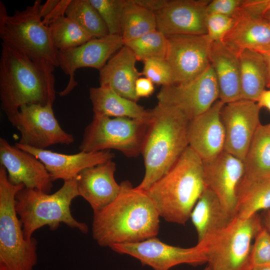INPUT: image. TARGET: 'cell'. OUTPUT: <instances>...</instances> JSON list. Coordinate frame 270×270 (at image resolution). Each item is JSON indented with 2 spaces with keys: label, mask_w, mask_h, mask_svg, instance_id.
Instances as JSON below:
<instances>
[{
  "label": "cell",
  "mask_w": 270,
  "mask_h": 270,
  "mask_svg": "<svg viewBox=\"0 0 270 270\" xmlns=\"http://www.w3.org/2000/svg\"><path fill=\"white\" fill-rule=\"evenodd\" d=\"M120 184L117 198L94 214L92 237L101 246L141 242L159 232L160 216L146 192L134 188L128 180Z\"/></svg>",
  "instance_id": "6da1fadb"
},
{
  "label": "cell",
  "mask_w": 270,
  "mask_h": 270,
  "mask_svg": "<svg viewBox=\"0 0 270 270\" xmlns=\"http://www.w3.org/2000/svg\"><path fill=\"white\" fill-rule=\"evenodd\" d=\"M0 107L8 118L28 104L53 106L54 66L34 61L2 42Z\"/></svg>",
  "instance_id": "7a4b0ae2"
},
{
  "label": "cell",
  "mask_w": 270,
  "mask_h": 270,
  "mask_svg": "<svg viewBox=\"0 0 270 270\" xmlns=\"http://www.w3.org/2000/svg\"><path fill=\"white\" fill-rule=\"evenodd\" d=\"M150 111V120L141 154L144 178L136 188L146 191L166 174L188 146L190 120L180 110L158 104Z\"/></svg>",
  "instance_id": "3957f363"
},
{
  "label": "cell",
  "mask_w": 270,
  "mask_h": 270,
  "mask_svg": "<svg viewBox=\"0 0 270 270\" xmlns=\"http://www.w3.org/2000/svg\"><path fill=\"white\" fill-rule=\"evenodd\" d=\"M206 188L202 160L188 146L170 170L145 192L160 217L184 224Z\"/></svg>",
  "instance_id": "277c9868"
},
{
  "label": "cell",
  "mask_w": 270,
  "mask_h": 270,
  "mask_svg": "<svg viewBox=\"0 0 270 270\" xmlns=\"http://www.w3.org/2000/svg\"><path fill=\"white\" fill-rule=\"evenodd\" d=\"M78 196L76 178L64 181L62 186L52 194L25 187L20 190L16 196L15 207L24 238L30 239L36 230L45 226L54 230L62 223L87 233V224L77 220L71 213L72 202Z\"/></svg>",
  "instance_id": "5b68a950"
},
{
  "label": "cell",
  "mask_w": 270,
  "mask_h": 270,
  "mask_svg": "<svg viewBox=\"0 0 270 270\" xmlns=\"http://www.w3.org/2000/svg\"><path fill=\"white\" fill-rule=\"evenodd\" d=\"M40 0H36L22 10L8 15L0 2V38L3 43L40 62L58 66V50L54 46L48 26L40 15Z\"/></svg>",
  "instance_id": "8992f818"
},
{
  "label": "cell",
  "mask_w": 270,
  "mask_h": 270,
  "mask_svg": "<svg viewBox=\"0 0 270 270\" xmlns=\"http://www.w3.org/2000/svg\"><path fill=\"white\" fill-rule=\"evenodd\" d=\"M25 187L8 180L0 166V270H33L36 264V240L24 238L16 210V196Z\"/></svg>",
  "instance_id": "52a82bcc"
},
{
  "label": "cell",
  "mask_w": 270,
  "mask_h": 270,
  "mask_svg": "<svg viewBox=\"0 0 270 270\" xmlns=\"http://www.w3.org/2000/svg\"><path fill=\"white\" fill-rule=\"evenodd\" d=\"M262 226L257 214L246 219L236 215L225 228L202 242L211 270H248L252 241Z\"/></svg>",
  "instance_id": "ba28073f"
},
{
  "label": "cell",
  "mask_w": 270,
  "mask_h": 270,
  "mask_svg": "<svg viewBox=\"0 0 270 270\" xmlns=\"http://www.w3.org/2000/svg\"><path fill=\"white\" fill-rule=\"evenodd\" d=\"M149 123L128 118L94 114L78 149L84 152L114 149L128 157L136 156L141 154Z\"/></svg>",
  "instance_id": "9c48e42d"
},
{
  "label": "cell",
  "mask_w": 270,
  "mask_h": 270,
  "mask_svg": "<svg viewBox=\"0 0 270 270\" xmlns=\"http://www.w3.org/2000/svg\"><path fill=\"white\" fill-rule=\"evenodd\" d=\"M52 106L25 104L8 118L20 134L18 144L44 150L52 145H69L74 142L73 135L65 132L60 125Z\"/></svg>",
  "instance_id": "30bf717a"
},
{
  "label": "cell",
  "mask_w": 270,
  "mask_h": 270,
  "mask_svg": "<svg viewBox=\"0 0 270 270\" xmlns=\"http://www.w3.org/2000/svg\"><path fill=\"white\" fill-rule=\"evenodd\" d=\"M114 251L138 259L154 270H169L182 264L198 266L208 262L206 248L202 242L183 248L168 244L156 237L136 243L114 244Z\"/></svg>",
  "instance_id": "8fae6325"
},
{
  "label": "cell",
  "mask_w": 270,
  "mask_h": 270,
  "mask_svg": "<svg viewBox=\"0 0 270 270\" xmlns=\"http://www.w3.org/2000/svg\"><path fill=\"white\" fill-rule=\"evenodd\" d=\"M218 98V88L210 64L194 79L162 86L157 94L158 104L174 107L190 120L208 110Z\"/></svg>",
  "instance_id": "7c38bea8"
},
{
  "label": "cell",
  "mask_w": 270,
  "mask_h": 270,
  "mask_svg": "<svg viewBox=\"0 0 270 270\" xmlns=\"http://www.w3.org/2000/svg\"><path fill=\"white\" fill-rule=\"evenodd\" d=\"M166 60L172 70L174 84L192 80L210 65L212 41L206 34L167 36Z\"/></svg>",
  "instance_id": "4fadbf2b"
},
{
  "label": "cell",
  "mask_w": 270,
  "mask_h": 270,
  "mask_svg": "<svg viewBox=\"0 0 270 270\" xmlns=\"http://www.w3.org/2000/svg\"><path fill=\"white\" fill-rule=\"evenodd\" d=\"M124 46L121 35L109 34L101 38H92L74 48L58 50V66L70 77L66 86L60 92V96L68 95L78 84L74 78L77 69L92 68L100 70Z\"/></svg>",
  "instance_id": "5bb4252c"
},
{
  "label": "cell",
  "mask_w": 270,
  "mask_h": 270,
  "mask_svg": "<svg viewBox=\"0 0 270 270\" xmlns=\"http://www.w3.org/2000/svg\"><path fill=\"white\" fill-rule=\"evenodd\" d=\"M260 108L246 100L224 104L221 118L225 132L224 151L244 160L260 126Z\"/></svg>",
  "instance_id": "9a60e30c"
},
{
  "label": "cell",
  "mask_w": 270,
  "mask_h": 270,
  "mask_svg": "<svg viewBox=\"0 0 270 270\" xmlns=\"http://www.w3.org/2000/svg\"><path fill=\"white\" fill-rule=\"evenodd\" d=\"M202 162L206 188L215 194L228 214L234 216L238 190L244 174L243 161L224 150L215 158Z\"/></svg>",
  "instance_id": "2e32d148"
},
{
  "label": "cell",
  "mask_w": 270,
  "mask_h": 270,
  "mask_svg": "<svg viewBox=\"0 0 270 270\" xmlns=\"http://www.w3.org/2000/svg\"><path fill=\"white\" fill-rule=\"evenodd\" d=\"M0 164L6 168L12 184H22L46 194L51 192L53 181L43 163L2 138H0Z\"/></svg>",
  "instance_id": "e0dca14e"
},
{
  "label": "cell",
  "mask_w": 270,
  "mask_h": 270,
  "mask_svg": "<svg viewBox=\"0 0 270 270\" xmlns=\"http://www.w3.org/2000/svg\"><path fill=\"white\" fill-rule=\"evenodd\" d=\"M209 0H170L155 12L156 30L165 36L206 34V8Z\"/></svg>",
  "instance_id": "ac0fdd59"
},
{
  "label": "cell",
  "mask_w": 270,
  "mask_h": 270,
  "mask_svg": "<svg viewBox=\"0 0 270 270\" xmlns=\"http://www.w3.org/2000/svg\"><path fill=\"white\" fill-rule=\"evenodd\" d=\"M224 104L218 100L208 110L190 122L188 146L203 162L215 158L224 150L225 132L221 118Z\"/></svg>",
  "instance_id": "d6986e66"
},
{
  "label": "cell",
  "mask_w": 270,
  "mask_h": 270,
  "mask_svg": "<svg viewBox=\"0 0 270 270\" xmlns=\"http://www.w3.org/2000/svg\"><path fill=\"white\" fill-rule=\"evenodd\" d=\"M15 146L40 160L53 182L58 180L66 181L76 178L84 169L112 160L114 157V154L110 150L80 152L76 154H68L46 149H37L18 142H16Z\"/></svg>",
  "instance_id": "ffe728a7"
},
{
  "label": "cell",
  "mask_w": 270,
  "mask_h": 270,
  "mask_svg": "<svg viewBox=\"0 0 270 270\" xmlns=\"http://www.w3.org/2000/svg\"><path fill=\"white\" fill-rule=\"evenodd\" d=\"M116 165L112 160L82 170L76 176L78 196L90 206L94 214L111 204L120 191L114 178Z\"/></svg>",
  "instance_id": "44dd1931"
},
{
  "label": "cell",
  "mask_w": 270,
  "mask_h": 270,
  "mask_svg": "<svg viewBox=\"0 0 270 270\" xmlns=\"http://www.w3.org/2000/svg\"><path fill=\"white\" fill-rule=\"evenodd\" d=\"M223 42L237 54L250 50L262 54L270 50V22L240 10Z\"/></svg>",
  "instance_id": "7402d4cb"
},
{
  "label": "cell",
  "mask_w": 270,
  "mask_h": 270,
  "mask_svg": "<svg viewBox=\"0 0 270 270\" xmlns=\"http://www.w3.org/2000/svg\"><path fill=\"white\" fill-rule=\"evenodd\" d=\"M137 60L132 52L123 46L100 70V86L112 88L120 96L136 102L135 84L142 73L136 67Z\"/></svg>",
  "instance_id": "603a6c76"
},
{
  "label": "cell",
  "mask_w": 270,
  "mask_h": 270,
  "mask_svg": "<svg viewBox=\"0 0 270 270\" xmlns=\"http://www.w3.org/2000/svg\"><path fill=\"white\" fill-rule=\"evenodd\" d=\"M210 64L217 82L219 100L224 104L242 100L238 54L223 42H213Z\"/></svg>",
  "instance_id": "cb8c5ba5"
},
{
  "label": "cell",
  "mask_w": 270,
  "mask_h": 270,
  "mask_svg": "<svg viewBox=\"0 0 270 270\" xmlns=\"http://www.w3.org/2000/svg\"><path fill=\"white\" fill-rule=\"evenodd\" d=\"M232 218L215 194L206 188L194 207L190 218L198 234V243L206 241L223 229Z\"/></svg>",
  "instance_id": "d4e9b609"
},
{
  "label": "cell",
  "mask_w": 270,
  "mask_h": 270,
  "mask_svg": "<svg viewBox=\"0 0 270 270\" xmlns=\"http://www.w3.org/2000/svg\"><path fill=\"white\" fill-rule=\"evenodd\" d=\"M89 92L94 114L150 121V110L144 109L136 102L120 96L108 86L90 88Z\"/></svg>",
  "instance_id": "484cf974"
},
{
  "label": "cell",
  "mask_w": 270,
  "mask_h": 270,
  "mask_svg": "<svg viewBox=\"0 0 270 270\" xmlns=\"http://www.w3.org/2000/svg\"><path fill=\"white\" fill-rule=\"evenodd\" d=\"M243 163L241 182L270 178V123L260 124Z\"/></svg>",
  "instance_id": "4316f807"
},
{
  "label": "cell",
  "mask_w": 270,
  "mask_h": 270,
  "mask_svg": "<svg viewBox=\"0 0 270 270\" xmlns=\"http://www.w3.org/2000/svg\"><path fill=\"white\" fill-rule=\"evenodd\" d=\"M242 100L257 102L266 84V70L262 56L244 50L238 54Z\"/></svg>",
  "instance_id": "83f0119b"
},
{
  "label": "cell",
  "mask_w": 270,
  "mask_h": 270,
  "mask_svg": "<svg viewBox=\"0 0 270 270\" xmlns=\"http://www.w3.org/2000/svg\"><path fill=\"white\" fill-rule=\"evenodd\" d=\"M270 210V178L240 182L237 193L236 215L248 218Z\"/></svg>",
  "instance_id": "f1b7e54d"
},
{
  "label": "cell",
  "mask_w": 270,
  "mask_h": 270,
  "mask_svg": "<svg viewBox=\"0 0 270 270\" xmlns=\"http://www.w3.org/2000/svg\"><path fill=\"white\" fill-rule=\"evenodd\" d=\"M156 30L155 13L134 0H126L121 21V36L124 43Z\"/></svg>",
  "instance_id": "f546056e"
},
{
  "label": "cell",
  "mask_w": 270,
  "mask_h": 270,
  "mask_svg": "<svg viewBox=\"0 0 270 270\" xmlns=\"http://www.w3.org/2000/svg\"><path fill=\"white\" fill-rule=\"evenodd\" d=\"M66 14L92 38H101L110 34L104 22L90 0H71Z\"/></svg>",
  "instance_id": "4dcf8cb0"
},
{
  "label": "cell",
  "mask_w": 270,
  "mask_h": 270,
  "mask_svg": "<svg viewBox=\"0 0 270 270\" xmlns=\"http://www.w3.org/2000/svg\"><path fill=\"white\" fill-rule=\"evenodd\" d=\"M54 46L58 50H66L78 46L92 37L70 18L62 16L48 26Z\"/></svg>",
  "instance_id": "1f68e13d"
},
{
  "label": "cell",
  "mask_w": 270,
  "mask_h": 270,
  "mask_svg": "<svg viewBox=\"0 0 270 270\" xmlns=\"http://www.w3.org/2000/svg\"><path fill=\"white\" fill-rule=\"evenodd\" d=\"M134 54L137 60L148 59H165L166 56L167 38L158 30L148 32L124 44Z\"/></svg>",
  "instance_id": "d6a6232c"
},
{
  "label": "cell",
  "mask_w": 270,
  "mask_h": 270,
  "mask_svg": "<svg viewBox=\"0 0 270 270\" xmlns=\"http://www.w3.org/2000/svg\"><path fill=\"white\" fill-rule=\"evenodd\" d=\"M104 22L109 34L121 35V21L126 0H90Z\"/></svg>",
  "instance_id": "836d02e7"
},
{
  "label": "cell",
  "mask_w": 270,
  "mask_h": 270,
  "mask_svg": "<svg viewBox=\"0 0 270 270\" xmlns=\"http://www.w3.org/2000/svg\"><path fill=\"white\" fill-rule=\"evenodd\" d=\"M254 240L250 252L249 269L270 266V232L262 226Z\"/></svg>",
  "instance_id": "e575fe53"
},
{
  "label": "cell",
  "mask_w": 270,
  "mask_h": 270,
  "mask_svg": "<svg viewBox=\"0 0 270 270\" xmlns=\"http://www.w3.org/2000/svg\"><path fill=\"white\" fill-rule=\"evenodd\" d=\"M142 74L154 84L162 86L174 84L172 70L165 59L151 58L144 60Z\"/></svg>",
  "instance_id": "d590c367"
},
{
  "label": "cell",
  "mask_w": 270,
  "mask_h": 270,
  "mask_svg": "<svg viewBox=\"0 0 270 270\" xmlns=\"http://www.w3.org/2000/svg\"><path fill=\"white\" fill-rule=\"evenodd\" d=\"M233 18L216 14H206V34L212 42L222 41L233 26Z\"/></svg>",
  "instance_id": "8d00e7d4"
},
{
  "label": "cell",
  "mask_w": 270,
  "mask_h": 270,
  "mask_svg": "<svg viewBox=\"0 0 270 270\" xmlns=\"http://www.w3.org/2000/svg\"><path fill=\"white\" fill-rule=\"evenodd\" d=\"M71 0H48L40 6V15L42 23L48 26L58 18L64 16Z\"/></svg>",
  "instance_id": "74e56055"
},
{
  "label": "cell",
  "mask_w": 270,
  "mask_h": 270,
  "mask_svg": "<svg viewBox=\"0 0 270 270\" xmlns=\"http://www.w3.org/2000/svg\"><path fill=\"white\" fill-rule=\"evenodd\" d=\"M243 0H210L206 14H216L234 18L239 12Z\"/></svg>",
  "instance_id": "f35d334b"
},
{
  "label": "cell",
  "mask_w": 270,
  "mask_h": 270,
  "mask_svg": "<svg viewBox=\"0 0 270 270\" xmlns=\"http://www.w3.org/2000/svg\"><path fill=\"white\" fill-rule=\"evenodd\" d=\"M240 10L270 22V0H243Z\"/></svg>",
  "instance_id": "ab89813d"
},
{
  "label": "cell",
  "mask_w": 270,
  "mask_h": 270,
  "mask_svg": "<svg viewBox=\"0 0 270 270\" xmlns=\"http://www.w3.org/2000/svg\"><path fill=\"white\" fill-rule=\"evenodd\" d=\"M154 84L148 78L140 77L135 84V92L136 96L140 98L151 96L154 91Z\"/></svg>",
  "instance_id": "60d3db41"
},
{
  "label": "cell",
  "mask_w": 270,
  "mask_h": 270,
  "mask_svg": "<svg viewBox=\"0 0 270 270\" xmlns=\"http://www.w3.org/2000/svg\"><path fill=\"white\" fill-rule=\"evenodd\" d=\"M138 5L154 13L162 8L167 4L168 0H134Z\"/></svg>",
  "instance_id": "b9f144b4"
},
{
  "label": "cell",
  "mask_w": 270,
  "mask_h": 270,
  "mask_svg": "<svg viewBox=\"0 0 270 270\" xmlns=\"http://www.w3.org/2000/svg\"><path fill=\"white\" fill-rule=\"evenodd\" d=\"M256 102L260 108H265L270 112V90H264Z\"/></svg>",
  "instance_id": "7bdbcfd3"
},
{
  "label": "cell",
  "mask_w": 270,
  "mask_h": 270,
  "mask_svg": "<svg viewBox=\"0 0 270 270\" xmlns=\"http://www.w3.org/2000/svg\"><path fill=\"white\" fill-rule=\"evenodd\" d=\"M261 54L264 59L266 70V86L270 88V50Z\"/></svg>",
  "instance_id": "ee69618b"
},
{
  "label": "cell",
  "mask_w": 270,
  "mask_h": 270,
  "mask_svg": "<svg viewBox=\"0 0 270 270\" xmlns=\"http://www.w3.org/2000/svg\"><path fill=\"white\" fill-rule=\"evenodd\" d=\"M265 227L270 232V210H266L264 215Z\"/></svg>",
  "instance_id": "f6af8a7d"
},
{
  "label": "cell",
  "mask_w": 270,
  "mask_h": 270,
  "mask_svg": "<svg viewBox=\"0 0 270 270\" xmlns=\"http://www.w3.org/2000/svg\"><path fill=\"white\" fill-rule=\"evenodd\" d=\"M248 270H270V266L252 268Z\"/></svg>",
  "instance_id": "bcb514c9"
}]
</instances>
